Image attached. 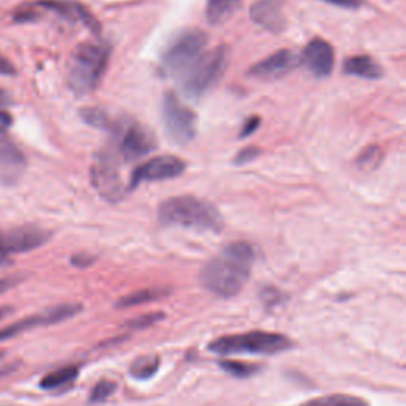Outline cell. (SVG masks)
Listing matches in <instances>:
<instances>
[{
	"label": "cell",
	"mask_w": 406,
	"mask_h": 406,
	"mask_svg": "<svg viewBox=\"0 0 406 406\" xmlns=\"http://www.w3.org/2000/svg\"><path fill=\"white\" fill-rule=\"evenodd\" d=\"M252 264L254 250L250 243H230L202 268L201 281L210 292L229 299L242 292L250 279Z\"/></svg>",
	"instance_id": "obj_1"
},
{
	"label": "cell",
	"mask_w": 406,
	"mask_h": 406,
	"mask_svg": "<svg viewBox=\"0 0 406 406\" xmlns=\"http://www.w3.org/2000/svg\"><path fill=\"white\" fill-rule=\"evenodd\" d=\"M159 221L197 232H221L224 219L215 205L194 196L171 197L159 206Z\"/></svg>",
	"instance_id": "obj_2"
},
{
	"label": "cell",
	"mask_w": 406,
	"mask_h": 406,
	"mask_svg": "<svg viewBox=\"0 0 406 406\" xmlns=\"http://www.w3.org/2000/svg\"><path fill=\"white\" fill-rule=\"evenodd\" d=\"M109 46L81 43L73 51L68 65V82L77 95L94 91L107 70Z\"/></svg>",
	"instance_id": "obj_3"
},
{
	"label": "cell",
	"mask_w": 406,
	"mask_h": 406,
	"mask_svg": "<svg viewBox=\"0 0 406 406\" xmlns=\"http://www.w3.org/2000/svg\"><path fill=\"white\" fill-rule=\"evenodd\" d=\"M227 48L218 46L203 53L181 75V91L188 99H201L223 80L227 70Z\"/></svg>",
	"instance_id": "obj_4"
},
{
	"label": "cell",
	"mask_w": 406,
	"mask_h": 406,
	"mask_svg": "<svg viewBox=\"0 0 406 406\" xmlns=\"http://www.w3.org/2000/svg\"><path fill=\"white\" fill-rule=\"evenodd\" d=\"M292 341L284 335L260 332L252 330L247 333L240 335H225L210 343V351L221 356L233 354H264L272 356L291 349Z\"/></svg>",
	"instance_id": "obj_5"
},
{
	"label": "cell",
	"mask_w": 406,
	"mask_h": 406,
	"mask_svg": "<svg viewBox=\"0 0 406 406\" xmlns=\"http://www.w3.org/2000/svg\"><path fill=\"white\" fill-rule=\"evenodd\" d=\"M206 43H208V36L201 29L181 32L164 53L162 73L165 77H181L202 56Z\"/></svg>",
	"instance_id": "obj_6"
},
{
	"label": "cell",
	"mask_w": 406,
	"mask_h": 406,
	"mask_svg": "<svg viewBox=\"0 0 406 406\" xmlns=\"http://www.w3.org/2000/svg\"><path fill=\"white\" fill-rule=\"evenodd\" d=\"M162 119L167 135L173 143L184 146L196 139L198 126L197 114L175 94H165L162 100Z\"/></svg>",
	"instance_id": "obj_7"
},
{
	"label": "cell",
	"mask_w": 406,
	"mask_h": 406,
	"mask_svg": "<svg viewBox=\"0 0 406 406\" xmlns=\"http://www.w3.org/2000/svg\"><path fill=\"white\" fill-rule=\"evenodd\" d=\"M82 309L80 304H64V305H56L53 308H48L45 311L27 316L24 319H19L11 322V324L5 326L0 328V343H5L11 338H15L18 335H23L29 330L41 327V326H51L58 324V322L67 321L73 318L75 314H78Z\"/></svg>",
	"instance_id": "obj_8"
},
{
	"label": "cell",
	"mask_w": 406,
	"mask_h": 406,
	"mask_svg": "<svg viewBox=\"0 0 406 406\" xmlns=\"http://www.w3.org/2000/svg\"><path fill=\"white\" fill-rule=\"evenodd\" d=\"M51 232L37 225H21L10 230H0V257L27 252L48 243Z\"/></svg>",
	"instance_id": "obj_9"
},
{
	"label": "cell",
	"mask_w": 406,
	"mask_h": 406,
	"mask_svg": "<svg viewBox=\"0 0 406 406\" xmlns=\"http://www.w3.org/2000/svg\"><path fill=\"white\" fill-rule=\"evenodd\" d=\"M186 170V164L176 156H157L154 159H149L139 165L134 170L132 178L127 191H134L140 184L148 181H164L173 180V178L181 176Z\"/></svg>",
	"instance_id": "obj_10"
},
{
	"label": "cell",
	"mask_w": 406,
	"mask_h": 406,
	"mask_svg": "<svg viewBox=\"0 0 406 406\" xmlns=\"http://www.w3.org/2000/svg\"><path fill=\"white\" fill-rule=\"evenodd\" d=\"M156 146V137L141 124H129L119 135L118 149L124 161L141 159L153 153Z\"/></svg>",
	"instance_id": "obj_11"
},
{
	"label": "cell",
	"mask_w": 406,
	"mask_h": 406,
	"mask_svg": "<svg viewBox=\"0 0 406 406\" xmlns=\"http://www.w3.org/2000/svg\"><path fill=\"white\" fill-rule=\"evenodd\" d=\"M301 62L316 78H326L332 73L335 65L333 46L326 40L314 38L301 53Z\"/></svg>",
	"instance_id": "obj_12"
},
{
	"label": "cell",
	"mask_w": 406,
	"mask_h": 406,
	"mask_svg": "<svg viewBox=\"0 0 406 406\" xmlns=\"http://www.w3.org/2000/svg\"><path fill=\"white\" fill-rule=\"evenodd\" d=\"M299 64V58L295 56L292 51L289 50H279L277 53L270 54L264 60L257 62L256 65L251 67L250 75L257 80H278L283 78L284 75L292 72Z\"/></svg>",
	"instance_id": "obj_13"
},
{
	"label": "cell",
	"mask_w": 406,
	"mask_h": 406,
	"mask_svg": "<svg viewBox=\"0 0 406 406\" xmlns=\"http://www.w3.org/2000/svg\"><path fill=\"white\" fill-rule=\"evenodd\" d=\"M284 5L286 0H257L251 6L250 16L262 29L272 33H279L286 26Z\"/></svg>",
	"instance_id": "obj_14"
},
{
	"label": "cell",
	"mask_w": 406,
	"mask_h": 406,
	"mask_svg": "<svg viewBox=\"0 0 406 406\" xmlns=\"http://www.w3.org/2000/svg\"><path fill=\"white\" fill-rule=\"evenodd\" d=\"M92 183L99 189L100 196L109 198V201H116L126 192L122 188L118 171H116L114 165L107 159V156H102L97 165L92 169Z\"/></svg>",
	"instance_id": "obj_15"
},
{
	"label": "cell",
	"mask_w": 406,
	"mask_h": 406,
	"mask_svg": "<svg viewBox=\"0 0 406 406\" xmlns=\"http://www.w3.org/2000/svg\"><path fill=\"white\" fill-rule=\"evenodd\" d=\"M32 6L33 9L51 10L68 21H80V23H82L94 32L99 31L97 19H95L81 4L68 2V0H37V2L32 4Z\"/></svg>",
	"instance_id": "obj_16"
},
{
	"label": "cell",
	"mask_w": 406,
	"mask_h": 406,
	"mask_svg": "<svg viewBox=\"0 0 406 406\" xmlns=\"http://www.w3.org/2000/svg\"><path fill=\"white\" fill-rule=\"evenodd\" d=\"M26 167V157L6 135H0V170L5 173L4 181H16Z\"/></svg>",
	"instance_id": "obj_17"
},
{
	"label": "cell",
	"mask_w": 406,
	"mask_h": 406,
	"mask_svg": "<svg viewBox=\"0 0 406 406\" xmlns=\"http://www.w3.org/2000/svg\"><path fill=\"white\" fill-rule=\"evenodd\" d=\"M343 68L345 73L363 80H378L383 75L381 65L368 56H351L345 60Z\"/></svg>",
	"instance_id": "obj_18"
},
{
	"label": "cell",
	"mask_w": 406,
	"mask_h": 406,
	"mask_svg": "<svg viewBox=\"0 0 406 406\" xmlns=\"http://www.w3.org/2000/svg\"><path fill=\"white\" fill-rule=\"evenodd\" d=\"M242 5V0H208L205 15L213 26L224 24L229 21Z\"/></svg>",
	"instance_id": "obj_19"
},
{
	"label": "cell",
	"mask_w": 406,
	"mask_h": 406,
	"mask_svg": "<svg viewBox=\"0 0 406 406\" xmlns=\"http://www.w3.org/2000/svg\"><path fill=\"white\" fill-rule=\"evenodd\" d=\"M78 373L80 371L77 367H64L56 371H51V373H48L46 376L41 378L40 388L46 390L64 388L65 384H70L72 381L77 380Z\"/></svg>",
	"instance_id": "obj_20"
},
{
	"label": "cell",
	"mask_w": 406,
	"mask_h": 406,
	"mask_svg": "<svg viewBox=\"0 0 406 406\" xmlns=\"http://www.w3.org/2000/svg\"><path fill=\"white\" fill-rule=\"evenodd\" d=\"M300 406H368L365 400H362L359 397L345 395V394H333L314 398Z\"/></svg>",
	"instance_id": "obj_21"
},
{
	"label": "cell",
	"mask_w": 406,
	"mask_h": 406,
	"mask_svg": "<svg viewBox=\"0 0 406 406\" xmlns=\"http://www.w3.org/2000/svg\"><path fill=\"white\" fill-rule=\"evenodd\" d=\"M159 357L156 356H146V357H140V359H137L132 367H130V375L137 380L144 381V380H149V378H153L157 370H159Z\"/></svg>",
	"instance_id": "obj_22"
},
{
	"label": "cell",
	"mask_w": 406,
	"mask_h": 406,
	"mask_svg": "<svg viewBox=\"0 0 406 406\" xmlns=\"http://www.w3.org/2000/svg\"><path fill=\"white\" fill-rule=\"evenodd\" d=\"M165 294H167L165 289H144V291H137L134 294L127 295V297H122L121 300L116 301V306L118 308L137 306V305L146 304V301H151V300L161 299Z\"/></svg>",
	"instance_id": "obj_23"
},
{
	"label": "cell",
	"mask_w": 406,
	"mask_h": 406,
	"mask_svg": "<svg viewBox=\"0 0 406 406\" xmlns=\"http://www.w3.org/2000/svg\"><path fill=\"white\" fill-rule=\"evenodd\" d=\"M80 114L89 126H94L97 129H108L109 124H112V119L108 118V114L100 108H82Z\"/></svg>",
	"instance_id": "obj_24"
},
{
	"label": "cell",
	"mask_w": 406,
	"mask_h": 406,
	"mask_svg": "<svg viewBox=\"0 0 406 406\" xmlns=\"http://www.w3.org/2000/svg\"><path fill=\"white\" fill-rule=\"evenodd\" d=\"M383 161V153L378 146H370L357 157V167L362 170H375Z\"/></svg>",
	"instance_id": "obj_25"
},
{
	"label": "cell",
	"mask_w": 406,
	"mask_h": 406,
	"mask_svg": "<svg viewBox=\"0 0 406 406\" xmlns=\"http://www.w3.org/2000/svg\"><path fill=\"white\" fill-rule=\"evenodd\" d=\"M219 365H221V368L224 371H227V373H230L237 378L251 376V375L256 373L257 368H259L256 365H247V363L237 362V360H221L219 362Z\"/></svg>",
	"instance_id": "obj_26"
},
{
	"label": "cell",
	"mask_w": 406,
	"mask_h": 406,
	"mask_svg": "<svg viewBox=\"0 0 406 406\" xmlns=\"http://www.w3.org/2000/svg\"><path fill=\"white\" fill-rule=\"evenodd\" d=\"M114 390H116V384L113 381L102 380L94 386V389L91 392V398H89V400H91V403L105 402Z\"/></svg>",
	"instance_id": "obj_27"
},
{
	"label": "cell",
	"mask_w": 406,
	"mask_h": 406,
	"mask_svg": "<svg viewBox=\"0 0 406 406\" xmlns=\"http://www.w3.org/2000/svg\"><path fill=\"white\" fill-rule=\"evenodd\" d=\"M161 319H164V313H149V314L139 316V318H135L134 321L127 322V326L130 328H144L148 326L156 324V322L161 321Z\"/></svg>",
	"instance_id": "obj_28"
},
{
	"label": "cell",
	"mask_w": 406,
	"mask_h": 406,
	"mask_svg": "<svg viewBox=\"0 0 406 406\" xmlns=\"http://www.w3.org/2000/svg\"><path fill=\"white\" fill-rule=\"evenodd\" d=\"M38 18V13L36 11L33 6H23V9H18V11L13 15V19L16 23H29V21H36Z\"/></svg>",
	"instance_id": "obj_29"
},
{
	"label": "cell",
	"mask_w": 406,
	"mask_h": 406,
	"mask_svg": "<svg viewBox=\"0 0 406 406\" xmlns=\"http://www.w3.org/2000/svg\"><path fill=\"white\" fill-rule=\"evenodd\" d=\"M260 154V149L257 148H245L240 151L235 157V164H246L256 159V157Z\"/></svg>",
	"instance_id": "obj_30"
},
{
	"label": "cell",
	"mask_w": 406,
	"mask_h": 406,
	"mask_svg": "<svg viewBox=\"0 0 406 406\" xmlns=\"http://www.w3.org/2000/svg\"><path fill=\"white\" fill-rule=\"evenodd\" d=\"M259 126H260V118H257V116H254V118H250L245 122L242 132H240V137H242V139H246V137H250V135H252L254 132H256V130L259 129Z\"/></svg>",
	"instance_id": "obj_31"
},
{
	"label": "cell",
	"mask_w": 406,
	"mask_h": 406,
	"mask_svg": "<svg viewBox=\"0 0 406 406\" xmlns=\"http://www.w3.org/2000/svg\"><path fill=\"white\" fill-rule=\"evenodd\" d=\"M13 116L6 109H0V135H5L6 130L11 127Z\"/></svg>",
	"instance_id": "obj_32"
},
{
	"label": "cell",
	"mask_w": 406,
	"mask_h": 406,
	"mask_svg": "<svg viewBox=\"0 0 406 406\" xmlns=\"http://www.w3.org/2000/svg\"><path fill=\"white\" fill-rule=\"evenodd\" d=\"M21 281V278L18 277H5V278H0V295L9 292L10 289L15 287Z\"/></svg>",
	"instance_id": "obj_33"
},
{
	"label": "cell",
	"mask_w": 406,
	"mask_h": 406,
	"mask_svg": "<svg viewBox=\"0 0 406 406\" xmlns=\"http://www.w3.org/2000/svg\"><path fill=\"white\" fill-rule=\"evenodd\" d=\"M0 75H6V77H13L16 75V68L11 62L0 54Z\"/></svg>",
	"instance_id": "obj_34"
},
{
	"label": "cell",
	"mask_w": 406,
	"mask_h": 406,
	"mask_svg": "<svg viewBox=\"0 0 406 406\" xmlns=\"http://www.w3.org/2000/svg\"><path fill=\"white\" fill-rule=\"evenodd\" d=\"M324 2L345 6V9H357V6H360L363 4V0H324Z\"/></svg>",
	"instance_id": "obj_35"
},
{
	"label": "cell",
	"mask_w": 406,
	"mask_h": 406,
	"mask_svg": "<svg viewBox=\"0 0 406 406\" xmlns=\"http://www.w3.org/2000/svg\"><path fill=\"white\" fill-rule=\"evenodd\" d=\"M94 262L92 257L86 256V254H77V256L72 257V264L77 267H87Z\"/></svg>",
	"instance_id": "obj_36"
},
{
	"label": "cell",
	"mask_w": 406,
	"mask_h": 406,
	"mask_svg": "<svg viewBox=\"0 0 406 406\" xmlns=\"http://www.w3.org/2000/svg\"><path fill=\"white\" fill-rule=\"evenodd\" d=\"M15 311L13 306H0V321H4L5 318H9V316Z\"/></svg>",
	"instance_id": "obj_37"
},
{
	"label": "cell",
	"mask_w": 406,
	"mask_h": 406,
	"mask_svg": "<svg viewBox=\"0 0 406 406\" xmlns=\"http://www.w3.org/2000/svg\"><path fill=\"white\" fill-rule=\"evenodd\" d=\"M9 102H10L9 94H6L4 89H0V105H6Z\"/></svg>",
	"instance_id": "obj_38"
},
{
	"label": "cell",
	"mask_w": 406,
	"mask_h": 406,
	"mask_svg": "<svg viewBox=\"0 0 406 406\" xmlns=\"http://www.w3.org/2000/svg\"><path fill=\"white\" fill-rule=\"evenodd\" d=\"M5 264H10V259H6V257H0V265H5Z\"/></svg>",
	"instance_id": "obj_39"
},
{
	"label": "cell",
	"mask_w": 406,
	"mask_h": 406,
	"mask_svg": "<svg viewBox=\"0 0 406 406\" xmlns=\"http://www.w3.org/2000/svg\"><path fill=\"white\" fill-rule=\"evenodd\" d=\"M5 357V351H0V360H2Z\"/></svg>",
	"instance_id": "obj_40"
}]
</instances>
